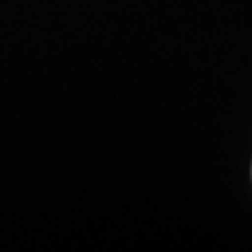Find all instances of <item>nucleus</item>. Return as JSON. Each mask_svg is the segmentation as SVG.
Masks as SVG:
<instances>
[]
</instances>
